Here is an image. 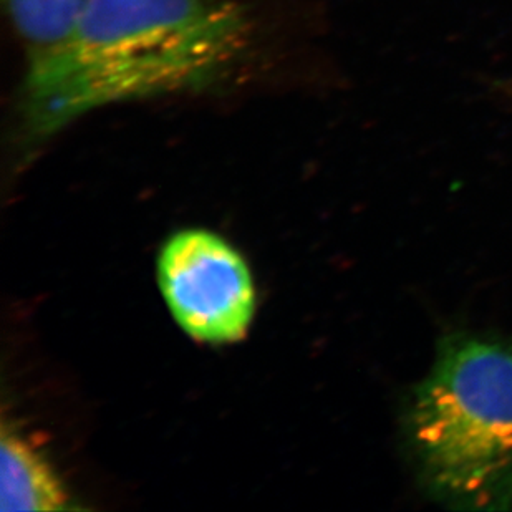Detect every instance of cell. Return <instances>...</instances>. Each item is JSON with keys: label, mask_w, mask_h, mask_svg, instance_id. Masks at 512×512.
<instances>
[{"label": "cell", "mask_w": 512, "mask_h": 512, "mask_svg": "<svg viewBox=\"0 0 512 512\" xmlns=\"http://www.w3.org/2000/svg\"><path fill=\"white\" fill-rule=\"evenodd\" d=\"M252 29L236 0H85L70 32L27 58L22 153L113 103L221 87L249 54Z\"/></svg>", "instance_id": "6da1fadb"}, {"label": "cell", "mask_w": 512, "mask_h": 512, "mask_svg": "<svg viewBox=\"0 0 512 512\" xmlns=\"http://www.w3.org/2000/svg\"><path fill=\"white\" fill-rule=\"evenodd\" d=\"M403 436L438 503L512 509V348L468 332L441 339L406 403Z\"/></svg>", "instance_id": "7a4b0ae2"}, {"label": "cell", "mask_w": 512, "mask_h": 512, "mask_svg": "<svg viewBox=\"0 0 512 512\" xmlns=\"http://www.w3.org/2000/svg\"><path fill=\"white\" fill-rule=\"evenodd\" d=\"M158 284L176 324L196 342L226 345L246 337L256 287L246 259L208 229L174 232L161 247Z\"/></svg>", "instance_id": "3957f363"}, {"label": "cell", "mask_w": 512, "mask_h": 512, "mask_svg": "<svg viewBox=\"0 0 512 512\" xmlns=\"http://www.w3.org/2000/svg\"><path fill=\"white\" fill-rule=\"evenodd\" d=\"M68 496L54 469L19 431L2 430L0 511H63Z\"/></svg>", "instance_id": "277c9868"}, {"label": "cell", "mask_w": 512, "mask_h": 512, "mask_svg": "<svg viewBox=\"0 0 512 512\" xmlns=\"http://www.w3.org/2000/svg\"><path fill=\"white\" fill-rule=\"evenodd\" d=\"M27 58L52 49L70 32L85 0H4Z\"/></svg>", "instance_id": "5b68a950"}]
</instances>
